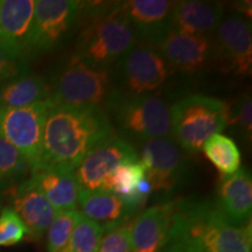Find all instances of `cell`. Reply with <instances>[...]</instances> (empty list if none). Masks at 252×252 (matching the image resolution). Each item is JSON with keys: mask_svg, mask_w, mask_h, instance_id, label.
I'll list each match as a JSON object with an SVG mask.
<instances>
[{"mask_svg": "<svg viewBox=\"0 0 252 252\" xmlns=\"http://www.w3.org/2000/svg\"><path fill=\"white\" fill-rule=\"evenodd\" d=\"M173 202L147 208L130 223L132 252H162L168 243Z\"/></svg>", "mask_w": 252, "mask_h": 252, "instance_id": "cell-16", "label": "cell"}, {"mask_svg": "<svg viewBox=\"0 0 252 252\" xmlns=\"http://www.w3.org/2000/svg\"><path fill=\"white\" fill-rule=\"evenodd\" d=\"M7 190L12 209L18 214L27 229V235L39 239L46 234L58 212L48 202L31 178Z\"/></svg>", "mask_w": 252, "mask_h": 252, "instance_id": "cell-15", "label": "cell"}, {"mask_svg": "<svg viewBox=\"0 0 252 252\" xmlns=\"http://www.w3.org/2000/svg\"><path fill=\"white\" fill-rule=\"evenodd\" d=\"M229 104L203 94H191L171 108L172 139L187 153H196L203 144L220 133L228 123Z\"/></svg>", "mask_w": 252, "mask_h": 252, "instance_id": "cell-6", "label": "cell"}, {"mask_svg": "<svg viewBox=\"0 0 252 252\" xmlns=\"http://www.w3.org/2000/svg\"><path fill=\"white\" fill-rule=\"evenodd\" d=\"M27 235V229L12 208L4 207L0 212V247H12L20 243Z\"/></svg>", "mask_w": 252, "mask_h": 252, "instance_id": "cell-29", "label": "cell"}, {"mask_svg": "<svg viewBox=\"0 0 252 252\" xmlns=\"http://www.w3.org/2000/svg\"><path fill=\"white\" fill-rule=\"evenodd\" d=\"M174 4L168 0H130L121 1V11L138 42L157 48L172 31Z\"/></svg>", "mask_w": 252, "mask_h": 252, "instance_id": "cell-13", "label": "cell"}, {"mask_svg": "<svg viewBox=\"0 0 252 252\" xmlns=\"http://www.w3.org/2000/svg\"><path fill=\"white\" fill-rule=\"evenodd\" d=\"M157 49L161 53L169 70L174 69L187 74H195L215 62L213 37L187 35L171 31L158 45Z\"/></svg>", "mask_w": 252, "mask_h": 252, "instance_id": "cell-14", "label": "cell"}, {"mask_svg": "<svg viewBox=\"0 0 252 252\" xmlns=\"http://www.w3.org/2000/svg\"><path fill=\"white\" fill-rule=\"evenodd\" d=\"M34 7L35 0H0V46L24 62Z\"/></svg>", "mask_w": 252, "mask_h": 252, "instance_id": "cell-17", "label": "cell"}, {"mask_svg": "<svg viewBox=\"0 0 252 252\" xmlns=\"http://www.w3.org/2000/svg\"><path fill=\"white\" fill-rule=\"evenodd\" d=\"M32 167L21 153L7 140L0 137V191L26 180Z\"/></svg>", "mask_w": 252, "mask_h": 252, "instance_id": "cell-25", "label": "cell"}, {"mask_svg": "<svg viewBox=\"0 0 252 252\" xmlns=\"http://www.w3.org/2000/svg\"><path fill=\"white\" fill-rule=\"evenodd\" d=\"M215 62L225 71L239 76L251 72L252 30L251 21L241 11H232L223 19L213 35Z\"/></svg>", "mask_w": 252, "mask_h": 252, "instance_id": "cell-11", "label": "cell"}, {"mask_svg": "<svg viewBox=\"0 0 252 252\" xmlns=\"http://www.w3.org/2000/svg\"><path fill=\"white\" fill-rule=\"evenodd\" d=\"M139 156L131 143L113 133L100 141L84 157L76 168V178L80 190H100L104 179L122 162L138 160Z\"/></svg>", "mask_w": 252, "mask_h": 252, "instance_id": "cell-12", "label": "cell"}, {"mask_svg": "<svg viewBox=\"0 0 252 252\" xmlns=\"http://www.w3.org/2000/svg\"><path fill=\"white\" fill-rule=\"evenodd\" d=\"M97 252H132L130 223L119 225L106 231Z\"/></svg>", "mask_w": 252, "mask_h": 252, "instance_id": "cell-30", "label": "cell"}, {"mask_svg": "<svg viewBox=\"0 0 252 252\" xmlns=\"http://www.w3.org/2000/svg\"><path fill=\"white\" fill-rule=\"evenodd\" d=\"M119 90L131 94H151L165 83L169 68L157 48L137 43L113 67Z\"/></svg>", "mask_w": 252, "mask_h": 252, "instance_id": "cell-10", "label": "cell"}, {"mask_svg": "<svg viewBox=\"0 0 252 252\" xmlns=\"http://www.w3.org/2000/svg\"><path fill=\"white\" fill-rule=\"evenodd\" d=\"M82 30L72 56L94 67L112 68L138 41L118 2H82Z\"/></svg>", "mask_w": 252, "mask_h": 252, "instance_id": "cell-3", "label": "cell"}, {"mask_svg": "<svg viewBox=\"0 0 252 252\" xmlns=\"http://www.w3.org/2000/svg\"><path fill=\"white\" fill-rule=\"evenodd\" d=\"M49 105L46 99L24 108L0 106V137L21 153L32 171L42 163L43 128Z\"/></svg>", "mask_w": 252, "mask_h": 252, "instance_id": "cell-8", "label": "cell"}, {"mask_svg": "<svg viewBox=\"0 0 252 252\" xmlns=\"http://www.w3.org/2000/svg\"><path fill=\"white\" fill-rule=\"evenodd\" d=\"M113 133L108 113L102 108L50 103L43 128L41 167L60 166L75 171L97 144Z\"/></svg>", "mask_w": 252, "mask_h": 252, "instance_id": "cell-1", "label": "cell"}, {"mask_svg": "<svg viewBox=\"0 0 252 252\" xmlns=\"http://www.w3.org/2000/svg\"><path fill=\"white\" fill-rule=\"evenodd\" d=\"M112 127L125 140L143 141L171 135V108L162 97L152 94H131L117 89L106 104Z\"/></svg>", "mask_w": 252, "mask_h": 252, "instance_id": "cell-5", "label": "cell"}, {"mask_svg": "<svg viewBox=\"0 0 252 252\" xmlns=\"http://www.w3.org/2000/svg\"><path fill=\"white\" fill-rule=\"evenodd\" d=\"M26 71L24 61L14 58L0 46V84Z\"/></svg>", "mask_w": 252, "mask_h": 252, "instance_id": "cell-31", "label": "cell"}, {"mask_svg": "<svg viewBox=\"0 0 252 252\" xmlns=\"http://www.w3.org/2000/svg\"><path fill=\"white\" fill-rule=\"evenodd\" d=\"M138 145V156L146 168V179L153 191L171 194L187 181L190 162L185 151L171 137L146 140Z\"/></svg>", "mask_w": 252, "mask_h": 252, "instance_id": "cell-9", "label": "cell"}, {"mask_svg": "<svg viewBox=\"0 0 252 252\" xmlns=\"http://www.w3.org/2000/svg\"><path fill=\"white\" fill-rule=\"evenodd\" d=\"M30 178L58 213L77 210L78 188L74 169L67 167H40Z\"/></svg>", "mask_w": 252, "mask_h": 252, "instance_id": "cell-20", "label": "cell"}, {"mask_svg": "<svg viewBox=\"0 0 252 252\" xmlns=\"http://www.w3.org/2000/svg\"><path fill=\"white\" fill-rule=\"evenodd\" d=\"M202 150L222 176L235 174L241 168V152L230 137L222 133L214 134L203 144Z\"/></svg>", "mask_w": 252, "mask_h": 252, "instance_id": "cell-24", "label": "cell"}, {"mask_svg": "<svg viewBox=\"0 0 252 252\" xmlns=\"http://www.w3.org/2000/svg\"><path fill=\"white\" fill-rule=\"evenodd\" d=\"M81 1L35 0L25 59L58 49L80 27Z\"/></svg>", "mask_w": 252, "mask_h": 252, "instance_id": "cell-7", "label": "cell"}, {"mask_svg": "<svg viewBox=\"0 0 252 252\" xmlns=\"http://www.w3.org/2000/svg\"><path fill=\"white\" fill-rule=\"evenodd\" d=\"M80 215L78 210L58 213L47 230V252H59L68 243Z\"/></svg>", "mask_w": 252, "mask_h": 252, "instance_id": "cell-27", "label": "cell"}, {"mask_svg": "<svg viewBox=\"0 0 252 252\" xmlns=\"http://www.w3.org/2000/svg\"><path fill=\"white\" fill-rule=\"evenodd\" d=\"M77 207L82 215L99 224L104 232L125 224L133 215L122 197L104 190H80Z\"/></svg>", "mask_w": 252, "mask_h": 252, "instance_id": "cell-21", "label": "cell"}, {"mask_svg": "<svg viewBox=\"0 0 252 252\" xmlns=\"http://www.w3.org/2000/svg\"><path fill=\"white\" fill-rule=\"evenodd\" d=\"M224 14V6L220 2L201 0L175 1L172 31L187 35L213 37Z\"/></svg>", "mask_w": 252, "mask_h": 252, "instance_id": "cell-19", "label": "cell"}, {"mask_svg": "<svg viewBox=\"0 0 252 252\" xmlns=\"http://www.w3.org/2000/svg\"><path fill=\"white\" fill-rule=\"evenodd\" d=\"M104 230L81 214L68 243L59 252H97Z\"/></svg>", "mask_w": 252, "mask_h": 252, "instance_id": "cell-26", "label": "cell"}, {"mask_svg": "<svg viewBox=\"0 0 252 252\" xmlns=\"http://www.w3.org/2000/svg\"><path fill=\"white\" fill-rule=\"evenodd\" d=\"M48 98V82L39 75L26 71L0 84L2 108H24Z\"/></svg>", "mask_w": 252, "mask_h": 252, "instance_id": "cell-23", "label": "cell"}, {"mask_svg": "<svg viewBox=\"0 0 252 252\" xmlns=\"http://www.w3.org/2000/svg\"><path fill=\"white\" fill-rule=\"evenodd\" d=\"M163 252H194V251L188 250V249L181 247V245L179 244L168 243L166 245V248L163 249Z\"/></svg>", "mask_w": 252, "mask_h": 252, "instance_id": "cell-32", "label": "cell"}, {"mask_svg": "<svg viewBox=\"0 0 252 252\" xmlns=\"http://www.w3.org/2000/svg\"><path fill=\"white\" fill-rule=\"evenodd\" d=\"M216 204L232 225L250 224L252 179L247 168H239L235 174L220 178L217 187Z\"/></svg>", "mask_w": 252, "mask_h": 252, "instance_id": "cell-18", "label": "cell"}, {"mask_svg": "<svg viewBox=\"0 0 252 252\" xmlns=\"http://www.w3.org/2000/svg\"><path fill=\"white\" fill-rule=\"evenodd\" d=\"M144 179H146V168L140 159L127 160L118 165L104 179L100 190L122 197L130 212L134 214L146 203V200L137 193L138 185Z\"/></svg>", "mask_w": 252, "mask_h": 252, "instance_id": "cell-22", "label": "cell"}, {"mask_svg": "<svg viewBox=\"0 0 252 252\" xmlns=\"http://www.w3.org/2000/svg\"><path fill=\"white\" fill-rule=\"evenodd\" d=\"M234 127L245 141L251 143L252 135V100L249 94H242L237 100L229 105L226 126Z\"/></svg>", "mask_w": 252, "mask_h": 252, "instance_id": "cell-28", "label": "cell"}, {"mask_svg": "<svg viewBox=\"0 0 252 252\" xmlns=\"http://www.w3.org/2000/svg\"><path fill=\"white\" fill-rule=\"evenodd\" d=\"M168 243L194 252H251V223L245 226L232 225L216 201L184 198L173 202Z\"/></svg>", "mask_w": 252, "mask_h": 252, "instance_id": "cell-2", "label": "cell"}, {"mask_svg": "<svg viewBox=\"0 0 252 252\" xmlns=\"http://www.w3.org/2000/svg\"><path fill=\"white\" fill-rule=\"evenodd\" d=\"M48 86V99L54 105L96 106L104 110L118 89L113 67H94L72 55L59 65Z\"/></svg>", "mask_w": 252, "mask_h": 252, "instance_id": "cell-4", "label": "cell"}]
</instances>
